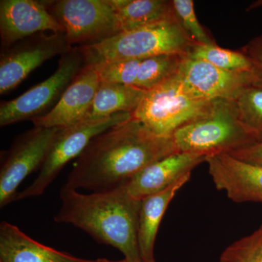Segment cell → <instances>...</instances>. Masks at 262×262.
Returning <instances> with one entry per match:
<instances>
[{
	"instance_id": "cell-1",
	"label": "cell",
	"mask_w": 262,
	"mask_h": 262,
	"mask_svg": "<svg viewBox=\"0 0 262 262\" xmlns=\"http://www.w3.org/2000/svg\"><path fill=\"white\" fill-rule=\"evenodd\" d=\"M172 137L132 118L96 136L76 159L65 187L106 192L125 185L155 161L177 153Z\"/></svg>"
},
{
	"instance_id": "cell-2",
	"label": "cell",
	"mask_w": 262,
	"mask_h": 262,
	"mask_svg": "<svg viewBox=\"0 0 262 262\" xmlns=\"http://www.w3.org/2000/svg\"><path fill=\"white\" fill-rule=\"evenodd\" d=\"M57 223L82 229L100 244L113 246L130 262H141L138 246V220L141 201L125 185L106 192L82 194L63 187Z\"/></svg>"
},
{
	"instance_id": "cell-3",
	"label": "cell",
	"mask_w": 262,
	"mask_h": 262,
	"mask_svg": "<svg viewBox=\"0 0 262 262\" xmlns=\"http://www.w3.org/2000/svg\"><path fill=\"white\" fill-rule=\"evenodd\" d=\"M196 43L177 19L123 31L100 42L78 47L84 63L141 59L169 54H189Z\"/></svg>"
},
{
	"instance_id": "cell-4",
	"label": "cell",
	"mask_w": 262,
	"mask_h": 262,
	"mask_svg": "<svg viewBox=\"0 0 262 262\" xmlns=\"http://www.w3.org/2000/svg\"><path fill=\"white\" fill-rule=\"evenodd\" d=\"M177 152L206 158L229 154L259 143L242 122L234 101L217 100L211 113L176 131L171 136Z\"/></svg>"
},
{
	"instance_id": "cell-5",
	"label": "cell",
	"mask_w": 262,
	"mask_h": 262,
	"mask_svg": "<svg viewBox=\"0 0 262 262\" xmlns=\"http://www.w3.org/2000/svg\"><path fill=\"white\" fill-rule=\"evenodd\" d=\"M215 101L199 97L178 73L146 91L132 117L156 135L171 137L181 127L208 115Z\"/></svg>"
},
{
	"instance_id": "cell-6",
	"label": "cell",
	"mask_w": 262,
	"mask_h": 262,
	"mask_svg": "<svg viewBox=\"0 0 262 262\" xmlns=\"http://www.w3.org/2000/svg\"><path fill=\"white\" fill-rule=\"evenodd\" d=\"M131 118L132 114L120 113L105 118H86L70 126L61 127L37 177L30 185L18 192L15 201L40 196L65 165L77 159L96 136Z\"/></svg>"
},
{
	"instance_id": "cell-7",
	"label": "cell",
	"mask_w": 262,
	"mask_h": 262,
	"mask_svg": "<svg viewBox=\"0 0 262 262\" xmlns=\"http://www.w3.org/2000/svg\"><path fill=\"white\" fill-rule=\"evenodd\" d=\"M44 4L64 29L70 46L100 42L123 31L110 0H59Z\"/></svg>"
},
{
	"instance_id": "cell-8",
	"label": "cell",
	"mask_w": 262,
	"mask_h": 262,
	"mask_svg": "<svg viewBox=\"0 0 262 262\" xmlns=\"http://www.w3.org/2000/svg\"><path fill=\"white\" fill-rule=\"evenodd\" d=\"M83 58L78 48L62 56L58 69L46 80L36 84L18 97L0 105L2 127L24 120H33L58 101L83 68Z\"/></svg>"
},
{
	"instance_id": "cell-9",
	"label": "cell",
	"mask_w": 262,
	"mask_h": 262,
	"mask_svg": "<svg viewBox=\"0 0 262 262\" xmlns=\"http://www.w3.org/2000/svg\"><path fill=\"white\" fill-rule=\"evenodd\" d=\"M61 127H36L19 137L0 170V207L15 202L22 182L43 163Z\"/></svg>"
},
{
	"instance_id": "cell-10",
	"label": "cell",
	"mask_w": 262,
	"mask_h": 262,
	"mask_svg": "<svg viewBox=\"0 0 262 262\" xmlns=\"http://www.w3.org/2000/svg\"><path fill=\"white\" fill-rule=\"evenodd\" d=\"M63 33H40L15 43L0 59V94L13 91L44 62L72 50Z\"/></svg>"
},
{
	"instance_id": "cell-11",
	"label": "cell",
	"mask_w": 262,
	"mask_h": 262,
	"mask_svg": "<svg viewBox=\"0 0 262 262\" xmlns=\"http://www.w3.org/2000/svg\"><path fill=\"white\" fill-rule=\"evenodd\" d=\"M179 75L188 88L208 101H234L239 94L255 82L252 72H232L186 56Z\"/></svg>"
},
{
	"instance_id": "cell-12",
	"label": "cell",
	"mask_w": 262,
	"mask_h": 262,
	"mask_svg": "<svg viewBox=\"0 0 262 262\" xmlns=\"http://www.w3.org/2000/svg\"><path fill=\"white\" fill-rule=\"evenodd\" d=\"M46 32L64 34V29L48 11L44 2L0 1L2 46L9 48L19 41Z\"/></svg>"
},
{
	"instance_id": "cell-13",
	"label": "cell",
	"mask_w": 262,
	"mask_h": 262,
	"mask_svg": "<svg viewBox=\"0 0 262 262\" xmlns=\"http://www.w3.org/2000/svg\"><path fill=\"white\" fill-rule=\"evenodd\" d=\"M208 173L218 190L224 191L234 203H262V165L229 154L206 158Z\"/></svg>"
},
{
	"instance_id": "cell-14",
	"label": "cell",
	"mask_w": 262,
	"mask_h": 262,
	"mask_svg": "<svg viewBox=\"0 0 262 262\" xmlns=\"http://www.w3.org/2000/svg\"><path fill=\"white\" fill-rule=\"evenodd\" d=\"M100 84L94 66L84 65L54 107L32 120L34 126L65 127L88 118Z\"/></svg>"
},
{
	"instance_id": "cell-15",
	"label": "cell",
	"mask_w": 262,
	"mask_h": 262,
	"mask_svg": "<svg viewBox=\"0 0 262 262\" xmlns=\"http://www.w3.org/2000/svg\"><path fill=\"white\" fill-rule=\"evenodd\" d=\"M206 157L195 153L177 152L150 164L125 184L133 198L141 200L161 192L185 174L206 162Z\"/></svg>"
},
{
	"instance_id": "cell-16",
	"label": "cell",
	"mask_w": 262,
	"mask_h": 262,
	"mask_svg": "<svg viewBox=\"0 0 262 262\" xmlns=\"http://www.w3.org/2000/svg\"><path fill=\"white\" fill-rule=\"evenodd\" d=\"M190 177L191 173L185 174L161 192L141 200L137 231L141 262H156L155 246L160 223L170 202Z\"/></svg>"
},
{
	"instance_id": "cell-17",
	"label": "cell",
	"mask_w": 262,
	"mask_h": 262,
	"mask_svg": "<svg viewBox=\"0 0 262 262\" xmlns=\"http://www.w3.org/2000/svg\"><path fill=\"white\" fill-rule=\"evenodd\" d=\"M1 262H96L57 251L29 237L16 226L0 225Z\"/></svg>"
},
{
	"instance_id": "cell-18",
	"label": "cell",
	"mask_w": 262,
	"mask_h": 262,
	"mask_svg": "<svg viewBox=\"0 0 262 262\" xmlns=\"http://www.w3.org/2000/svg\"><path fill=\"white\" fill-rule=\"evenodd\" d=\"M110 3L121 20L123 31L148 27L177 18L173 1L110 0Z\"/></svg>"
},
{
	"instance_id": "cell-19",
	"label": "cell",
	"mask_w": 262,
	"mask_h": 262,
	"mask_svg": "<svg viewBox=\"0 0 262 262\" xmlns=\"http://www.w3.org/2000/svg\"><path fill=\"white\" fill-rule=\"evenodd\" d=\"M146 92L133 86L101 81L88 118H105L120 113L133 114Z\"/></svg>"
},
{
	"instance_id": "cell-20",
	"label": "cell",
	"mask_w": 262,
	"mask_h": 262,
	"mask_svg": "<svg viewBox=\"0 0 262 262\" xmlns=\"http://www.w3.org/2000/svg\"><path fill=\"white\" fill-rule=\"evenodd\" d=\"M187 55L169 54L129 59L130 85L148 91L179 73L184 58Z\"/></svg>"
},
{
	"instance_id": "cell-21",
	"label": "cell",
	"mask_w": 262,
	"mask_h": 262,
	"mask_svg": "<svg viewBox=\"0 0 262 262\" xmlns=\"http://www.w3.org/2000/svg\"><path fill=\"white\" fill-rule=\"evenodd\" d=\"M187 56L232 72H252L253 70L251 60L242 50L232 51L216 44L196 45Z\"/></svg>"
},
{
	"instance_id": "cell-22",
	"label": "cell",
	"mask_w": 262,
	"mask_h": 262,
	"mask_svg": "<svg viewBox=\"0 0 262 262\" xmlns=\"http://www.w3.org/2000/svg\"><path fill=\"white\" fill-rule=\"evenodd\" d=\"M239 118L262 143V89L251 85L234 100Z\"/></svg>"
},
{
	"instance_id": "cell-23",
	"label": "cell",
	"mask_w": 262,
	"mask_h": 262,
	"mask_svg": "<svg viewBox=\"0 0 262 262\" xmlns=\"http://www.w3.org/2000/svg\"><path fill=\"white\" fill-rule=\"evenodd\" d=\"M220 262H262V225L256 231L229 245Z\"/></svg>"
},
{
	"instance_id": "cell-24",
	"label": "cell",
	"mask_w": 262,
	"mask_h": 262,
	"mask_svg": "<svg viewBox=\"0 0 262 262\" xmlns=\"http://www.w3.org/2000/svg\"><path fill=\"white\" fill-rule=\"evenodd\" d=\"M173 5L177 20L196 44H216L196 18L192 0H173Z\"/></svg>"
},
{
	"instance_id": "cell-25",
	"label": "cell",
	"mask_w": 262,
	"mask_h": 262,
	"mask_svg": "<svg viewBox=\"0 0 262 262\" xmlns=\"http://www.w3.org/2000/svg\"><path fill=\"white\" fill-rule=\"evenodd\" d=\"M241 50L252 63V73L255 79L253 85L262 89V34L251 39Z\"/></svg>"
},
{
	"instance_id": "cell-26",
	"label": "cell",
	"mask_w": 262,
	"mask_h": 262,
	"mask_svg": "<svg viewBox=\"0 0 262 262\" xmlns=\"http://www.w3.org/2000/svg\"><path fill=\"white\" fill-rule=\"evenodd\" d=\"M229 155L248 163L262 165V143L232 151Z\"/></svg>"
},
{
	"instance_id": "cell-27",
	"label": "cell",
	"mask_w": 262,
	"mask_h": 262,
	"mask_svg": "<svg viewBox=\"0 0 262 262\" xmlns=\"http://www.w3.org/2000/svg\"><path fill=\"white\" fill-rule=\"evenodd\" d=\"M96 262H130V261H129L128 260L125 259V258H124V259H122V260H119V261H113V260L107 259V258H98V259H96Z\"/></svg>"
},
{
	"instance_id": "cell-28",
	"label": "cell",
	"mask_w": 262,
	"mask_h": 262,
	"mask_svg": "<svg viewBox=\"0 0 262 262\" xmlns=\"http://www.w3.org/2000/svg\"><path fill=\"white\" fill-rule=\"evenodd\" d=\"M0 262H1V261H0Z\"/></svg>"
}]
</instances>
